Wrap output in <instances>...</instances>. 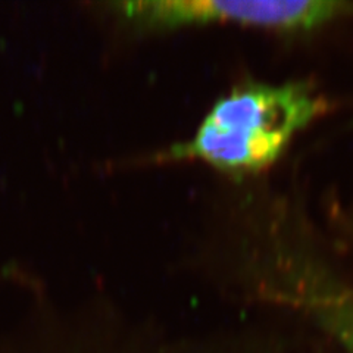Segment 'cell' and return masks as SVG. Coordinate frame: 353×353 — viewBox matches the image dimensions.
I'll return each instance as SVG.
<instances>
[{
    "label": "cell",
    "mask_w": 353,
    "mask_h": 353,
    "mask_svg": "<svg viewBox=\"0 0 353 353\" xmlns=\"http://www.w3.org/2000/svg\"><path fill=\"white\" fill-rule=\"evenodd\" d=\"M321 319L347 353H353V301H333L323 305Z\"/></svg>",
    "instance_id": "3"
},
{
    "label": "cell",
    "mask_w": 353,
    "mask_h": 353,
    "mask_svg": "<svg viewBox=\"0 0 353 353\" xmlns=\"http://www.w3.org/2000/svg\"><path fill=\"white\" fill-rule=\"evenodd\" d=\"M316 109L297 85L236 88L212 106L190 140L172 146L165 158L199 159L228 172L258 170L279 157Z\"/></svg>",
    "instance_id": "1"
},
{
    "label": "cell",
    "mask_w": 353,
    "mask_h": 353,
    "mask_svg": "<svg viewBox=\"0 0 353 353\" xmlns=\"http://www.w3.org/2000/svg\"><path fill=\"white\" fill-rule=\"evenodd\" d=\"M112 6L139 28L167 30L208 22L281 28L311 27L334 17L345 5L306 0H140Z\"/></svg>",
    "instance_id": "2"
}]
</instances>
